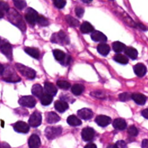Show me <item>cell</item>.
<instances>
[{
    "label": "cell",
    "mask_w": 148,
    "mask_h": 148,
    "mask_svg": "<svg viewBox=\"0 0 148 148\" xmlns=\"http://www.w3.org/2000/svg\"><path fill=\"white\" fill-rule=\"evenodd\" d=\"M124 53L128 57L133 59V60L137 59V56H138V52H137V49L133 47L126 48L125 50H124Z\"/></svg>",
    "instance_id": "cell-20"
},
{
    "label": "cell",
    "mask_w": 148,
    "mask_h": 148,
    "mask_svg": "<svg viewBox=\"0 0 148 148\" xmlns=\"http://www.w3.org/2000/svg\"><path fill=\"white\" fill-rule=\"evenodd\" d=\"M132 99L138 105H144L147 101V97L141 93L132 94Z\"/></svg>",
    "instance_id": "cell-16"
},
{
    "label": "cell",
    "mask_w": 148,
    "mask_h": 148,
    "mask_svg": "<svg viewBox=\"0 0 148 148\" xmlns=\"http://www.w3.org/2000/svg\"><path fill=\"white\" fill-rule=\"evenodd\" d=\"M53 54L54 56V58L56 59V60L59 61V62H62L66 56V54L64 53V52L62 51V50H59V49H55L53 51Z\"/></svg>",
    "instance_id": "cell-31"
},
{
    "label": "cell",
    "mask_w": 148,
    "mask_h": 148,
    "mask_svg": "<svg viewBox=\"0 0 148 148\" xmlns=\"http://www.w3.org/2000/svg\"><path fill=\"white\" fill-rule=\"evenodd\" d=\"M14 131L18 133H23V134H26L30 130V127L27 124H26L24 121H17L14 125Z\"/></svg>",
    "instance_id": "cell-8"
},
{
    "label": "cell",
    "mask_w": 148,
    "mask_h": 148,
    "mask_svg": "<svg viewBox=\"0 0 148 148\" xmlns=\"http://www.w3.org/2000/svg\"><path fill=\"white\" fill-rule=\"evenodd\" d=\"M91 38L95 42H101V43H104V42L107 41V37L103 33L97 30H94L91 33Z\"/></svg>",
    "instance_id": "cell-12"
},
{
    "label": "cell",
    "mask_w": 148,
    "mask_h": 148,
    "mask_svg": "<svg viewBox=\"0 0 148 148\" xmlns=\"http://www.w3.org/2000/svg\"><path fill=\"white\" fill-rule=\"evenodd\" d=\"M62 132L61 127H49L45 130V134L49 140H53L60 135Z\"/></svg>",
    "instance_id": "cell-3"
},
{
    "label": "cell",
    "mask_w": 148,
    "mask_h": 148,
    "mask_svg": "<svg viewBox=\"0 0 148 148\" xmlns=\"http://www.w3.org/2000/svg\"><path fill=\"white\" fill-rule=\"evenodd\" d=\"M90 95H92V97L96 98H99V99H104L106 98L105 93H104L103 91H94L90 93Z\"/></svg>",
    "instance_id": "cell-36"
},
{
    "label": "cell",
    "mask_w": 148,
    "mask_h": 148,
    "mask_svg": "<svg viewBox=\"0 0 148 148\" xmlns=\"http://www.w3.org/2000/svg\"><path fill=\"white\" fill-rule=\"evenodd\" d=\"M3 17H4V13H3L2 11H1V10H0V19L2 18Z\"/></svg>",
    "instance_id": "cell-52"
},
{
    "label": "cell",
    "mask_w": 148,
    "mask_h": 148,
    "mask_svg": "<svg viewBox=\"0 0 148 148\" xmlns=\"http://www.w3.org/2000/svg\"><path fill=\"white\" fill-rule=\"evenodd\" d=\"M112 47H113V49H114V51L117 53H120L121 52L124 51L126 49L125 45L119 41H116V42H114V43H113Z\"/></svg>",
    "instance_id": "cell-26"
},
{
    "label": "cell",
    "mask_w": 148,
    "mask_h": 148,
    "mask_svg": "<svg viewBox=\"0 0 148 148\" xmlns=\"http://www.w3.org/2000/svg\"><path fill=\"white\" fill-rule=\"evenodd\" d=\"M32 93L37 98H40L43 95V88L39 84H35L32 88Z\"/></svg>",
    "instance_id": "cell-25"
},
{
    "label": "cell",
    "mask_w": 148,
    "mask_h": 148,
    "mask_svg": "<svg viewBox=\"0 0 148 148\" xmlns=\"http://www.w3.org/2000/svg\"><path fill=\"white\" fill-rule=\"evenodd\" d=\"M142 116H143L144 118L148 119V108H146V109L143 110V111H142Z\"/></svg>",
    "instance_id": "cell-45"
},
{
    "label": "cell",
    "mask_w": 148,
    "mask_h": 148,
    "mask_svg": "<svg viewBox=\"0 0 148 148\" xmlns=\"http://www.w3.org/2000/svg\"><path fill=\"white\" fill-rule=\"evenodd\" d=\"M0 148H10V146L7 143H1V147H0Z\"/></svg>",
    "instance_id": "cell-48"
},
{
    "label": "cell",
    "mask_w": 148,
    "mask_h": 148,
    "mask_svg": "<svg viewBox=\"0 0 148 148\" xmlns=\"http://www.w3.org/2000/svg\"><path fill=\"white\" fill-rule=\"evenodd\" d=\"M114 59L118 63L121 64H127L129 62L128 58L124 55L121 54V53H118L114 57Z\"/></svg>",
    "instance_id": "cell-30"
},
{
    "label": "cell",
    "mask_w": 148,
    "mask_h": 148,
    "mask_svg": "<svg viewBox=\"0 0 148 148\" xmlns=\"http://www.w3.org/2000/svg\"><path fill=\"white\" fill-rule=\"evenodd\" d=\"M83 2H85V3H90V2H91V1H85V0H83Z\"/></svg>",
    "instance_id": "cell-53"
},
{
    "label": "cell",
    "mask_w": 148,
    "mask_h": 148,
    "mask_svg": "<svg viewBox=\"0 0 148 148\" xmlns=\"http://www.w3.org/2000/svg\"><path fill=\"white\" fill-rule=\"evenodd\" d=\"M107 148H117V147L116 144H111L107 147Z\"/></svg>",
    "instance_id": "cell-51"
},
{
    "label": "cell",
    "mask_w": 148,
    "mask_h": 148,
    "mask_svg": "<svg viewBox=\"0 0 148 148\" xmlns=\"http://www.w3.org/2000/svg\"><path fill=\"white\" fill-rule=\"evenodd\" d=\"M38 17V14L37 12L33 8H27L26 10V12L25 14V20H27V23L31 25H35L36 23H37V19Z\"/></svg>",
    "instance_id": "cell-4"
},
{
    "label": "cell",
    "mask_w": 148,
    "mask_h": 148,
    "mask_svg": "<svg viewBox=\"0 0 148 148\" xmlns=\"http://www.w3.org/2000/svg\"><path fill=\"white\" fill-rule=\"evenodd\" d=\"M4 66H3L2 64H0V75H1V74L3 73V72H4Z\"/></svg>",
    "instance_id": "cell-50"
},
{
    "label": "cell",
    "mask_w": 148,
    "mask_h": 148,
    "mask_svg": "<svg viewBox=\"0 0 148 148\" xmlns=\"http://www.w3.org/2000/svg\"><path fill=\"white\" fill-rule=\"evenodd\" d=\"M142 147L148 148V140H144L142 143Z\"/></svg>",
    "instance_id": "cell-46"
},
{
    "label": "cell",
    "mask_w": 148,
    "mask_h": 148,
    "mask_svg": "<svg viewBox=\"0 0 148 148\" xmlns=\"http://www.w3.org/2000/svg\"><path fill=\"white\" fill-rule=\"evenodd\" d=\"M54 107L59 112L63 113L69 108V105L65 101H57L55 102Z\"/></svg>",
    "instance_id": "cell-19"
},
{
    "label": "cell",
    "mask_w": 148,
    "mask_h": 148,
    "mask_svg": "<svg viewBox=\"0 0 148 148\" xmlns=\"http://www.w3.org/2000/svg\"><path fill=\"white\" fill-rule=\"evenodd\" d=\"M119 98L121 101H127L132 98V95L129 92H123L119 95Z\"/></svg>",
    "instance_id": "cell-39"
},
{
    "label": "cell",
    "mask_w": 148,
    "mask_h": 148,
    "mask_svg": "<svg viewBox=\"0 0 148 148\" xmlns=\"http://www.w3.org/2000/svg\"><path fill=\"white\" fill-rule=\"evenodd\" d=\"M16 67L18 69L19 72L22 74V75L25 77L27 79H33L36 77V72L33 69H31V68L24 66V65L21 64H17Z\"/></svg>",
    "instance_id": "cell-2"
},
{
    "label": "cell",
    "mask_w": 148,
    "mask_h": 148,
    "mask_svg": "<svg viewBox=\"0 0 148 148\" xmlns=\"http://www.w3.org/2000/svg\"><path fill=\"white\" fill-rule=\"evenodd\" d=\"M84 148H97V146L94 143H90L88 144Z\"/></svg>",
    "instance_id": "cell-47"
},
{
    "label": "cell",
    "mask_w": 148,
    "mask_h": 148,
    "mask_svg": "<svg viewBox=\"0 0 148 148\" xmlns=\"http://www.w3.org/2000/svg\"><path fill=\"white\" fill-rule=\"evenodd\" d=\"M7 12H8L9 20H10L12 24H14V25H17L20 30L25 31L26 27L25 24L24 23V21H23V20L22 19L20 14H19L18 12H17L15 10H13V9L10 10Z\"/></svg>",
    "instance_id": "cell-1"
},
{
    "label": "cell",
    "mask_w": 148,
    "mask_h": 148,
    "mask_svg": "<svg viewBox=\"0 0 148 148\" xmlns=\"http://www.w3.org/2000/svg\"><path fill=\"white\" fill-rule=\"evenodd\" d=\"M95 121L98 126H100V127H106L111 124V119L110 118V117L107 116L100 115L98 116L95 118Z\"/></svg>",
    "instance_id": "cell-11"
},
{
    "label": "cell",
    "mask_w": 148,
    "mask_h": 148,
    "mask_svg": "<svg viewBox=\"0 0 148 148\" xmlns=\"http://www.w3.org/2000/svg\"><path fill=\"white\" fill-rule=\"evenodd\" d=\"M80 30L83 33H90L94 31V27L88 22H84L80 25Z\"/></svg>",
    "instance_id": "cell-24"
},
{
    "label": "cell",
    "mask_w": 148,
    "mask_h": 148,
    "mask_svg": "<svg viewBox=\"0 0 148 148\" xmlns=\"http://www.w3.org/2000/svg\"><path fill=\"white\" fill-rule=\"evenodd\" d=\"M14 4L18 10H22L26 7V2L25 1H22V0H17V1H14Z\"/></svg>",
    "instance_id": "cell-37"
},
{
    "label": "cell",
    "mask_w": 148,
    "mask_h": 148,
    "mask_svg": "<svg viewBox=\"0 0 148 148\" xmlns=\"http://www.w3.org/2000/svg\"><path fill=\"white\" fill-rule=\"evenodd\" d=\"M4 79L6 81V82H20V78L17 76V74H14V73L10 74V75H9L7 77H4Z\"/></svg>",
    "instance_id": "cell-32"
},
{
    "label": "cell",
    "mask_w": 148,
    "mask_h": 148,
    "mask_svg": "<svg viewBox=\"0 0 148 148\" xmlns=\"http://www.w3.org/2000/svg\"><path fill=\"white\" fill-rule=\"evenodd\" d=\"M37 23L40 25V26H47L49 25V22L46 17H44L42 15H38L37 19Z\"/></svg>",
    "instance_id": "cell-35"
},
{
    "label": "cell",
    "mask_w": 148,
    "mask_h": 148,
    "mask_svg": "<svg viewBox=\"0 0 148 148\" xmlns=\"http://www.w3.org/2000/svg\"><path fill=\"white\" fill-rule=\"evenodd\" d=\"M138 26L140 27V28L142 29V30H148V29L145 27V26L143 25H142V24H138Z\"/></svg>",
    "instance_id": "cell-49"
},
{
    "label": "cell",
    "mask_w": 148,
    "mask_h": 148,
    "mask_svg": "<svg viewBox=\"0 0 148 148\" xmlns=\"http://www.w3.org/2000/svg\"><path fill=\"white\" fill-rule=\"evenodd\" d=\"M0 10L1 11L8 12L10 10V7L9 5L4 1H0Z\"/></svg>",
    "instance_id": "cell-41"
},
{
    "label": "cell",
    "mask_w": 148,
    "mask_h": 148,
    "mask_svg": "<svg viewBox=\"0 0 148 148\" xmlns=\"http://www.w3.org/2000/svg\"><path fill=\"white\" fill-rule=\"evenodd\" d=\"M97 50L103 56H107L110 52V46L106 43H100L97 47Z\"/></svg>",
    "instance_id": "cell-22"
},
{
    "label": "cell",
    "mask_w": 148,
    "mask_h": 148,
    "mask_svg": "<svg viewBox=\"0 0 148 148\" xmlns=\"http://www.w3.org/2000/svg\"><path fill=\"white\" fill-rule=\"evenodd\" d=\"M113 126L117 130H124L127 128V122L123 119H116L113 122Z\"/></svg>",
    "instance_id": "cell-18"
},
{
    "label": "cell",
    "mask_w": 148,
    "mask_h": 148,
    "mask_svg": "<svg viewBox=\"0 0 148 148\" xmlns=\"http://www.w3.org/2000/svg\"><path fill=\"white\" fill-rule=\"evenodd\" d=\"M44 88L46 92H47L46 94L51 95L52 97L54 96L57 93V88L54 86L52 83L49 82H46L44 83Z\"/></svg>",
    "instance_id": "cell-17"
},
{
    "label": "cell",
    "mask_w": 148,
    "mask_h": 148,
    "mask_svg": "<svg viewBox=\"0 0 148 148\" xmlns=\"http://www.w3.org/2000/svg\"><path fill=\"white\" fill-rule=\"evenodd\" d=\"M19 104L22 106L33 108L36 104V101L33 96H23L19 99Z\"/></svg>",
    "instance_id": "cell-6"
},
{
    "label": "cell",
    "mask_w": 148,
    "mask_h": 148,
    "mask_svg": "<svg viewBox=\"0 0 148 148\" xmlns=\"http://www.w3.org/2000/svg\"><path fill=\"white\" fill-rule=\"evenodd\" d=\"M84 12H85V10H84L82 7H76V9H75V13H76L77 16L78 17H82L83 16Z\"/></svg>",
    "instance_id": "cell-42"
},
{
    "label": "cell",
    "mask_w": 148,
    "mask_h": 148,
    "mask_svg": "<svg viewBox=\"0 0 148 148\" xmlns=\"http://www.w3.org/2000/svg\"><path fill=\"white\" fill-rule=\"evenodd\" d=\"M77 114L81 119L84 120L90 119L93 116L92 110L89 109V108H82L77 111Z\"/></svg>",
    "instance_id": "cell-14"
},
{
    "label": "cell",
    "mask_w": 148,
    "mask_h": 148,
    "mask_svg": "<svg viewBox=\"0 0 148 148\" xmlns=\"http://www.w3.org/2000/svg\"><path fill=\"white\" fill-rule=\"evenodd\" d=\"M42 116L41 114L38 112H34L29 119V125L32 127H38L41 124Z\"/></svg>",
    "instance_id": "cell-7"
},
{
    "label": "cell",
    "mask_w": 148,
    "mask_h": 148,
    "mask_svg": "<svg viewBox=\"0 0 148 148\" xmlns=\"http://www.w3.org/2000/svg\"><path fill=\"white\" fill-rule=\"evenodd\" d=\"M66 22H67L68 24H69L70 26H72V27H77V26L79 25V21H78L77 19L74 18V17H72V16H70V15L66 16Z\"/></svg>",
    "instance_id": "cell-33"
},
{
    "label": "cell",
    "mask_w": 148,
    "mask_h": 148,
    "mask_svg": "<svg viewBox=\"0 0 148 148\" xmlns=\"http://www.w3.org/2000/svg\"><path fill=\"white\" fill-rule=\"evenodd\" d=\"M1 127H4V121H1Z\"/></svg>",
    "instance_id": "cell-54"
},
{
    "label": "cell",
    "mask_w": 148,
    "mask_h": 148,
    "mask_svg": "<svg viewBox=\"0 0 148 148\" xmlns=\"http://www.w3.org/2000/svg\"><path fill=\"white\" fill-rule=\"evenodd\" d=\"M29 148H39L40 145V140L37 134L30 136L28 140Z\"/></svg>",
    "instance_id": "cell-15"
},
{
    "label": "cell",
    "mask_w": 148,
    "mask_h": 148,
    "mask_svg": "<svg viewBox=\"0 0 148 148\" xmlns=\"http://www.w3.org/2000/svg\"><path fill=\"white\" fill-rule=\"evenodd\" d=\"M138 130L137 129V127L135 126L132 125V126H130L128 129V133L130 135L132 136V137H136L137 136L138 134Z\"/></svg>",
    "instance_id": "cell-38"
},
{
    "label": "cell",
    "mask_w": 148,
    "mask_h": 148,
    "mask_svg": "<svg viewBox=\"0 0 148 148\" xmlns=\"http://www.w3.org/2000/svg\"><path fill=\"white\" fill-rule=\"evenodd\" d=\"M95 137V131L90 127H86L82 131V140L85 142H89L93 140Z\"/></svg>",
    "instance_id": "cell-9"
},
{
    "label": "cell",
    "mask_w": 148,
    "mask_h": 148,
    "mask_svg": "<svg viewBox=\"0 0 148 148\" xmlns=\"http://www.w3.org/2000/svg\"><path fill=\"white\" fill-rule=\"evenodd\" d=\"M116 145L117 148H127V144H126L125 142L123 141V140H119V141L117 142Z\"/></svg>",
    "instance_id": "cell-44"
},
{
    "label": "cell",
    "mask_w": 148,
    "mask_h": 148,
    "mask_svg": "<svg viewBox=\"0 0 148 148\" xmlns=\"http://www.w3.org/2000/svg\"><path fill=\"white\" fill-rule=\"evenodd\" d=\"M40 98V103L43 106H49L53 101V97L48 94H43Z\"/></svg>",
    "instance_id": "cell-29"
},
{
    "label": "cell",
    "mask_w": 148,
    "mask_h": 148,
    "mask_svg": "<svg viewBox=\"0 0 148 148\" xmlns=\"http://www.w3.org/2000/svg\"><path fill=\"white\" fill-rule=\"evenodd\" d=\"M71 60H72V59H71V56H65L64 59H63V60L61 62V64L63 65H64V66H66V65H69V63H70Z\"/></svg>",
    "instance_id": "cell-43"
},
{
    "label": "cell",
    "mask_w": 148,
    "mask_h": 148,
    "mask_svg": "<svg viewBox=\"0 0 148 148\" xmlns=\"http://www.w3.org/2000/svg\"><path fill=\"white\" fill-rule=\"evenodd\" d=\"M66 3V1H64V0H54L53 1V4L58 9L64 8Z\"/></svg>",
    "instance_id": "cell-40"
},
{
    "label": "cell",
    "mask_w": 148,
    "mask_h": 148,
    "mask_svg": "<svg viewBox=\"0 0 148 148\" xmlns=\"http://www.w3.org/2000/svg\"><path fill=\"white\" fill-rule=\"evenodd\" d=\"M68 124L72 127H77V126H80L82 124V121H80L78 117H77L75 115H71L66 119Z\"/></svg>",
    "instance_id": "cell-23"
},
{
    "label": "cell",
    "mask_w": 148,
    "mask_h": 148,
    "mask_svg": "<svg viewBox=\"0 0 148 148\" xmlns=\"http://www.w3.org/2000/svg\"><path fill=\"white\" fill-rule=\"evenodd\" d=\"M51 41L53 43H57L60 44H68L69 43V38L63 31H59L58 33H54L51 37Z\"/></svg>",
    "instance_id": "cell-5"
},
{
    "label": "cell",
    "mask_w": 148,
    "mask_h": 148,
    "mask_svg": "<svg viewBox=\"0 0 148 148\" xmlns=\"http://www.w3.org/2000/svg\"><path fill=\"white\" fill-rule=\"evenodd\" d=\"M134 72L136 74V75L138 76L139 77H143L147 73V68L143 64H137L134 66Z\"/></svg>",
    "instance_id": "cell-13"
},
{
    "label": "cell",
    "mask_w": 148,
    "mask_h": 148,
    "mask_svg": "<svg viewBox=\"0 0 148 148\" xmlns=\"http://www.w3.org/2000/svg\"><path fill=\"white\" fill-rule=\"evenodd\" d=\"M0 51L4 56H6V57L11 60L12 57V47L10 43H4L2 45H1Z\"/></svg>",
    "instance_id": "cell-10"
},
{
    "label": "cell",
    "mask_w": 148,
    "mask_h": 148,
    "mask_svg": "<svg viewBox=\"0 0 148 148\" xmlns=\"http://www.w3.org/2000/svg\"><path fill=\"white\" fill-rule=\"evenodd\" d=\"M46 121L49 124H55L60 121V117L54 112H49L46 116Z\"/></svg>",
    "instance_id": "cell-21"
},
{
    "label": "cell",
    "mask_w": 148,
    "mask_h": 148,
    "mask_svg": "<svg viewBox=\"0 0 148 148\" xmlns=\"http://www.w3.org/2000/svg\"><path fill=\"white\" fill-rule=\"evenodd\" d=\"M56 85L59 88L63 90H68L71 87L70 83L65 80H59L56 82Z\"/></svg>",
    "instance_id": "cell-34"
},
{
    "label": "cell",
    "mask_w": 148,
    "mask_h": 148,
    "mask_svg": "<svg viewBox=\"0 0 148 148\" xmlns=\"http://www.w3.org/2000/svg\"><path fill=\"white\" fill-rule=\"evenodd\" d=\"M72 92L75 95H79L85 90V87L79 84H75L72 87Z\"/></svg>",
    "instance_id": "cell-28"
},
{
    "label": "cell",
    "mask_w": 148,
    "mask_h": 148,
    "mask_svg": "<svg viewBox=\"0 0 148 148\" xmlns=\"http://www.w3.org/2000/svg\"><path fill=\"white\" fill-rule=\"evenodd\" d=\"M25 51L27 54L30 55V56L34 58V59H38L39 58V56H40L39 51L38 50V49H35V48H25Z\"/></svg>",
    "instance_id": "cell-27"
}]
</instances>
